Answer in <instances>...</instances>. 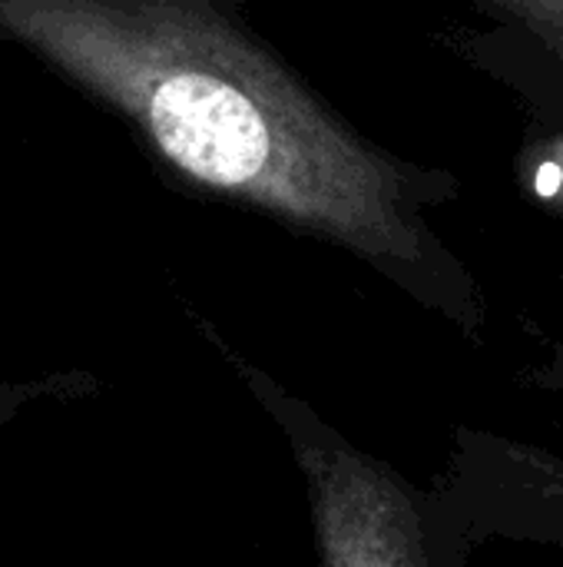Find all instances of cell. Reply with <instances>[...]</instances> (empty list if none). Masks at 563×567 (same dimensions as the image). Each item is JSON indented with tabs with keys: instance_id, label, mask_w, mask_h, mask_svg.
Wrapping results in <instances>:
<instances>
[{
	"instance_id": "1",
	"label": "cell",
	"mask_w": 563,
	"mask_h": 567,
	"mask_svg": "<svg viewBox=\"0 0 563 567\" xmlns=\"http://www.w3.org/2000/svg\"><path fill=\"white\" fill-rule=\"evenodd\" d=\"M0 40L116 116L192 193L335 246L465 332L484 319L435 229L455 173L362 133L242 0H0Z\"/></svg>"
},
{
	"instance_id": "2",
	"label": "cell",
	"mask_w": 563,
	"mask_h": 567,
	"mask_svg": "<svg viewBox=\"0 0 563 567\" xmlns=\"http://www.w3.org/2000/svg\"><path fill=\"white\" fill-rule=\"evenodd\" d=\"M246 379L285 425L309 478L319 551L325 567H431L421 515L408 488L382 465L348 449L309 409L285 399L252 369Z\"/></svg>"
},
{
	"instance_id": "4",
	"label": "cell",
	"mask_w": 563,
	"mask_h": 567,
	"mask_svg": "<svg viewBox=\"0 0 563 567\" xmlns=\"http://www.w3.org/2000/svg\"><path fill=\"white\" fill-rule=\"evenodd\" d=\"M494 23L514 27L563 63V0H465Z\"/></svg>"
},
{
	"instance_id": "3",
	"label": "cell",
	"mask_w": 563,
	"mask_h": 567,
	"mask_svg": "<svg viewBox=\"0 0 563 567\" xmlns=\"http://www.w3.org/2000/svg\"><path fill=\"white\" fill-rule=\"evenodd\" d=\"M458 47L461 56L508 83L531 106L528 140L518 153V179L551 216H563V63L504 23L465 33Z\"/></svg>"
}]
</instances>
